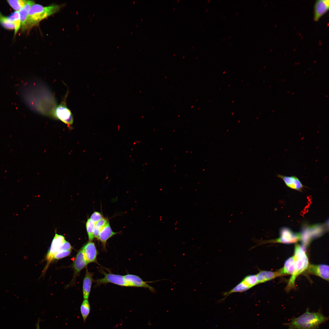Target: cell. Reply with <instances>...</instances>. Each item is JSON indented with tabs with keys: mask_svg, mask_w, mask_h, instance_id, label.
Masks as SVG:
<instances>
[{
	"mask_svg": "<svg viewBox=\"0 0 329 329\" xmlns=\"http://www.w3.org/2000/svg\"><path fill=\"white\" fill-rule=\"evenodd\" d=\"M68 93L67 91L61 102L55 109L53 115L54 117L60 120L71 128L73 123V118L70 110L66 104Z\"/></svg>",
	"mask_w": 329,
	"mask_h": 329,
	"instance_id": "cell-5",
	"label": "cell"
},
{
	"mask_svg": "<svg viewBox=\"0 0 329 329\" xmlns=\"http://www.w3.org/2000/svg\"><path fill=\"white\" fill-rule=\"evenodd\" d=\"M61 6L52 5L44 6L39 4H34L29 10L25 29L37 25L42 20L58 12Z\"/></svg>",
	"mask_w": 329,
	"mask_h": 329,
	"instance_id": "cell-3",
	"label": "cell"
},
{
	"mask_svg": "<svg viewBox=\"0 0 329 329\" xmlns=\"http://www.w3.org/2000/svg\"><path fill=\"white\" fill-rule=\"evenodd\" d=\"M329 269V266L326 264H309L307 270L310 273L328 281Z\"/></svg>",
	"mask_w": 329,
	"mask_h": 329,
	"instance_id": "cell-13",
	"label": "cell"
},
{
	"mask_svg": "<svg viewBox=\"0 0 329 329\" xmlns=\"http://www.w3.org/2000/svg\"><path fill=\"white\" fill-rule=\"evenodd\" d=\"M256 275L258 284L265 283L278 277L280 276L278 271H272L261 270L256 274Z\"/></svg>",
	"mask_w": 329,
	"mask_h": 329,
	"instance_id": "cell-19",
	"label": "cell"
},
{
	"mask_svg": "<svg viewBox=\"0 0 329 329\" xmlns=\"http://www.w3.org/2000/svg\"><path fill=\"white\" fill-rule=\"evenodd\" d=\"M295 270V263L293 256L290 257L285 261L283 267L278 271L280 276L287 275H292Z\"/></svg>",
	"mask_w": 329,
	"mask_h": 329,
	"instance_id": "cell-18",
	"label": "cell"
},
{
	"mask_svg": "<svg viewBox=\"0 0 329 329\" xmlns=\"http://www.w3.org/2000/svg\"><path fill=\"white\" fill-rule=\"evenodd\" d=\"M326 227L323 224H315L304 227L300 233L301 239L305 245H307L313 239L321 236L326 232Z\"/></svg>",
	"mask_w": 329,
	"mask_h": 329,
	"instance_id": "cell-6",
	"label": "cell"
},
{
	"mask_svg": "<svg viewBox=\"0 0 329 329\" xmlns=\"http://www.w3.org/2000/svg\"><path fill=\"white\" fill-rule=\"evenodd\" d=\"M109 223L108 220L105 218H102L95 224V227L101 231L102 229Z\"/></svg>",
	"mask_w": 329,
	"mask_h": 329,
	"instance_id": "cell-24",
	"label": "cell"
},
{
	"mask_svg": "<svg viewBox=\"0 0 329 329\" xmlns=\"http://www.w3.org/2000/svg\"><path fill=\"white\" fill-rule=\"evenodd\" d=\"M0 23L5 28L9 30H12L14 29V26L13 22H11L8 17H5L2 16L0 17Z\"/></svg>",
	"mask_w": 329,
	"mask_h": 329,
	"instance_id": "cell-23",
	"label": "cell"
},
{
	"mask_svg": "<svg viewBox=\"0 0 329 329\" xmlns=\"http://www.w3.org/2000/svg\"><path fill=\"white\" fill-rule=\"evenodd\" d=\"M87 264L81 249L77 253L73 263V267L75 275L79 274Z\"/></svg>",
	"mask_w": 329,
	"mask_h": 329,
	"instance_id": "cell-15",
	"label": "cell"
},
{
	"mask_svg": "<svg viewBox=\"0 0 329 329\" xmlns=\"http://www.w3.org/2000/svg\"><path fill=\"white\" fill-rule=\"evenodd\" d=\"M71 251V250H69L57 253L54 255L52 260H58L67 256L70 254Z\"/></svg>",
	"mask_w": 329,
	"mask_h": 329,
	"instance_id": "cell-25",
	"label": "cell"
},
{
	"mask_svg": "<svg viewBox=\"0 0 329 329\" xmlns=\"http://www.w3.org/2000/svg\"><path fill=\"white\" fill-rule=\"evenodd\" d=\"M256 274H250L245 276L237 285L229 291L222 293L224 298L219 300L222 302L230 294L234 293H242L258 285Z\"/></svg>",
	"mask_w": 329,
	"mask_h": 329,
	"instance_id": "cell-4",
	"label": "cell"
},
{
	"mask_svg": "<svg viewBox=\"0 0 329 329\" xmlns=\"http://www.w3.org/2000/svg\"><path fill=\"white\" fill-rule=\"evenodd\" d=\"M328 319L319 311L311 313L307 309L306 312L297 318L292 319L291 322L284 324L288 327V329H318L319 326Z\"/></svg>",
	"mask_w": 329,
	"mask_h": 329,
	"instance_id": "cell-1",
	"label": "cell"
},
{
	"mask_svg": "<svg viewBox=\"0 0 329 329\" xmlns=\"http://www.w3.org/2000/svg\"><path fill=\"white\" fill-rule=\"evenodd\" d=\"M13 23L15 29L14 35H15L17 32L21 25L20 19H15L13 21Z\"/></svg>",
	"mask_w": 329,
	"mask_h": 329,
	"instance_id": "cell-29",
	"label": "cell"
},
{
	"mask_svg": "<svg viewBox=\"0 0 329 329\" xmlns=\"http://www.w3.org/2000/svg\"><path fill=\"white\" fill-rule=\"evenodd\" d=\"M90 311V306L88 299H84L80 306V312L84 322H85Z\"/></svg>",
	"mask_w": 329,
	"mask_h": 329,
	"instance_id": "cell-21",
	"label": "cell"
},
{
	"mask_svg": "<svg viewBox=\"0 0 329 329\" xmlns=\"http://www.w3.org/2000/svg\"><path fill=\"white\" fill-rule=\"evenodd\" d=\"M82 249L88 264L97 262L98 251L94 242H89L83 247Z\"/></svg>",
	"mask_w": 329,
	"mask_h": 329,
	"instance_id": "cell-12",
	"label": "cell"
},
{
	"mask_svg": "<svg viewBox=\"0 0 329 329\" xmlns=\"http://www.w3.org/2000/svg\"><path fill=\"white\" fill-rule=\"evenodd\" d=\"M7 1L9 5L16 11H19L21 9L19 0H9Z\"/></svg>",
	"mask_w": 329,
	"mask_h": 329,
	"instance_id": "cell-26",
	"label": "cell"
},
{
	"mask_svg": "<svg viewBox=\"0 0 329 329\" xmlns=\"http://www.w3.org/2000/svg\"><path fill=\"white\" fill-rule=\"evenodd\" d=\"M117 234L114 232L110 226L109 223L107 224L101 230L98 239L101 243L103 247L106 249V245L107 240L111 237Z\"/></svg>",
	"mask_w": 329,
	"mask_h": 329,
	"instance_id": "cell-16",
	"label": "cell"
},
{
	"mask_svg": "<svg viewBox=\"0 0 329 329\" xmlns=\"http://www.w3.org/2000/svg\"><path fill=\"white\" fill-rule=\"evenodd\" d=\"M2 16V15H1V13H0V17L1 16Z\"/></svg>",
	"mask_w": 329,
	"mask_h": 329,
	"instance_id": "cell-31",
	"label": "cell"
},
{
	"mask_svg": "<svg viewBox=\"0 0 329 329\" xmlns=\"http://www.w3.org/2000/svg\"><path fill=\"white\" fill-rule=\"evenodd\" d=\"M277 177L282 180L288 188L299 191H302L304 186L299 179L295 175L287 176L278 174Z\"/></svg>",
	"mask_w": 329,
	"mask_h": 329,
	"instance_id": "cell-11",
	"label": "cell"
},
{
	"mask_svg": "<svg viewBox=\"0 0 329 329\" xmlns=\"http://www.w3.org/2000/svg\"><path fill=\"white\" fill-rule=\"evenodd\" d=\"M34 4L35 3L33 1H27L24 6L19 11L21 24L23 30L25 29L30 9L31 6Z\"/></svg>",
	"mask_w": 329,
	"mask_h": 329,
	"instance_id": "cell-20",
	"label": "cell"
},
{
	"mask_svg": "<svg viewBox=\"0 0 329 329\" xmlns=\"http://www.w3.org/2000/svg\"><path fill=\"white\" fill-rule=\"evenodd\" d=\"M126 281L129 284L130 287H142L149 289L151 292H155V290L153 287L148 284L149 282L145 281L140 277L133 274H127L124 276Z\"/></svg>",
	"mask_w": 329,
	"mask_h": 329,
	"instance_id": "cell-10",
	"label": "cell"
},
{
	"mask_svg": "<svg viewBox=\"0 0 329 329\" xmlns=\"http://www.w3.org/2000/svg\"><path fill=\"white\" fill-rule=\"evenodd\" d=\"M329 0H318L316 1L314 7V20L318 21L328 10Z\"/></svg>",
	"mask_w": 329,
	"mask_h": 329,
	"instance_id": "cell-14",
	"label": "cell"
},
{
	"mask_svg": "<svg viewBox=\"0 0 329 329\" xmlns=\"http://www.w3.org/2000/svg\"><path fill=\"white\" fill-rule=\"evenodd\" d=\"M293 256L295 263V270L294 273L292 275L286 287L287 291L295 288L296 278L307 269L310 264L304 246L296 244Z\"/></svg>",
	"mask_w": 329,
	"mask_h": 329,
	"instance_id": "cell-2",
	"label": "cell"
},
{
	"mask_svg": "<svg viewBox=\"0 0 329 329\" xmlns=\"http://www.w3.org/2000/svg\"><path fill=\"white\" fill-rule=\"evenodd\" d=\"M72 248V247L70 243L65 241L61 246L58 253L62 251L71 250Z\"/></svg>",
	"mask_w": 329,
	"mask_h": 329,
	"instance_id": "cell-28",
	"label": "cell"
},
{
	"mask_svg": "<svg viewBox=\"0 0 329 329\" xmlns=\"http://www.w3.org/2000/svg\"><path fill=\"white\" fill-rule=\"evenodd\" d=\"M103 218L102 215L100 212H94L90 216V219L95 224Z\"/></svg>",
	"mask_w": 329,
	"mask_h": 329,
	"instance_id": "cell-27",
	"label": "cell"
},
{
	"mask_svg": "<svg viewBox=\"0 0 329 329\" xmlns=\"http://www.w3.org/2000/svg\"><path fill=\"white\" fill-rule=\"evenodd\" d=\"M301 239L300 233L294 232L290 228L284 227L280 230L279 237L274 240L272 242L291 244L296 242Z\"/></svg>",
	"mask_w": 329,
	"mask_h": 329,
	"instance_id": "cell-7",
	"label": "cell"
},
{
	"mask_svg": "<svg viewBox=\"0 0 329 329\" xmlns=\"http://www.w3.org/2000/svg\"><path fill=\"white\" fill-rule=\"evenodd\" d=\"M93 281V273L89 272L87 269L83 279V295L84 299H88V298Z\"/></svg>",
	"mask_w": 329,
	"mask_h": 329,
	"instance_id": "cell-17",
	"label": "cell"
},
{
	"mask_svg": "<svg viewBox=\"0 0 329 329\" xmlns=\"http://www.w3.org/2000/svg\"><path fill=\"white\" fill-rule=\"evenodd\" d=\"M102 273L104 275V277L96 281V285L97 286L110 283L122 286L130 287L125 279L124 276L104 272Z\"/></svg>",
	"mask_w": 329,
	"mask_h": 329,
	"instance_id": "cell-8",
	"label": "cell"
},
{
	"mask_svg": "<svg viewBox=\"0 0 329 329\" xmlns=\"http://www.w3.org/2000/svg\"><path fill=\"white\" fill-rule=\"evenodd\" d=\"M36 329H40L39 326V320L38 319L36 325Z\"/></svg>",
	"mask_w": 329,
	"mask_h": 329,
	"instance_id": "cell-30",
	"label": "cell"
},
{
	"mask_svg": "<svg viewBox=\"0 0 329 329\" xmlns=\"http://www.w3.org/2000/svg\"><path fill=\"white\" fill-rule=\"evenodd\" d=\"M95 224L90 218L88 219L86 222V228L90 241H92L94 238V232Z\"/></svg>",
	"mask_w": 329,
	"mask_h": 329,
	"instance_id": "cell-22",
	"label": "cell"
},
{
	"mask_svg": "<svg viewBox=\"0 0 329 329\" xmlns=\"http://www.w3.org/2000/svg\"><path fill=\"white\" fill-rule=\"evenodd\" d=\"M65 241L64 236L56 234L54 238L49 249L46 256L48 266L52 261L54 255L58 253L62 245Z\"/></svg>",
	"mask_w": 329,
	"mask_h": 329,
	"instance_id": "cell-9",
	"label": "cell"
}]
</instances>
